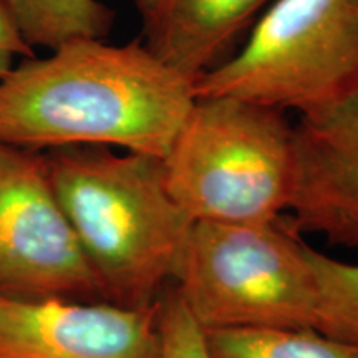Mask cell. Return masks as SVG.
<instances>
[{
    "instance_id": "cell-1",
    "label": "cell",
    "mask_w": 358,
    "mask_h": 358,
    "mask_svg": "<svg viewBox=\"0 0 358 358\" xmlns=\"http://www.w3.org/2000/svg\"><path fill=\"white\" fill-rule=\"evenodd\" d=\"M194 100V85L141 40H71L45 58H24L0 82V143L30 151L115 146L163 159Z\"/></svg>"
},
{
    "instance_id": "cell-2",
    "label": "cell",
    "mask_w": 358,
    "mask_h": 358,
    "mask_svg": "<svg viewBox=\"0 0 358 358\" xmlns=\"http://www.w3.org/2000/svg\"><path fill=\"white\" fill-rule=\"evenodd\" d=\"M48 176L101 301L150 307L173 279L192 221L169 194L163 159L108 146L43 151Z\"/></svg>"
},
{
    "instance_id": "cell-3",
    "label": "cell",
    "mask_w": 358,
    "mask_h": 358,
    "mask_svg": "<svg viewBox=\"0 0 358 358\" xmlns=\"http://www.w3.org/2000/svg\"><path fill=\"white\" fill-rule=\"evenodd\" d=\"M163 168L169 194L192 222L279 221L294 191V127L284 111L196 96Z\"/></svg>"
},
{
    "instance_id": "cell-4",
    "label": "cell",
    "mask_w": 358,
    "mask_h": 358,
    "mask_svg": "<svg viewBox=\"0 0 358 358\" xmlns=\"http://www.w3.org/2000/svg\"><path fill=\"white\" fill-rule=\"evenodd\" d=\"M196 96H231L301 116L358 95V0H274L234 55L194 82Z\"/></svg>"
},
{
    "instance_id": "cell-5",
    "label": "cell",
    "mask_w": 358,
    "mask_h": 358,
    "mask_svg": "<svg viewBox=\"0 0 358 358\" xmlns=\"http://www.w3.org/2000/svg\"><path fill=\"white\" fill-rule=\"evenodd\" d=\"M284 219L192 222L174 268L176 294L204 332L312 329L313 277L306 243Z\"/></svg>"
},
{
    "instance_id": "cell-6",
    "label": "cell",
    "mask_w": 358,
    "mask_h": 358,
    "mask_svg": "<svg viewBox=\"0 0 358 358\" xmlns=\"http://www.w3.org/2000/svg\"><path fill=\"white\" fill-rule=\"evenodd\" d=\"M0 295L17 301H101L58 204L43 151L0 143Z\"/></svg>"
},
{
    "instance_id": "cell-7",
    "label": "cell",
    "mask_w": 358,
    "mask_h": 358,
    "mask_svg": "<svg viewBox=\"0 0 358 358\" xmlns=\"http://www.w3.org/2000/svg\"><path fill=\"white\" fill-rule=\"evenodd\" d=\"M158 310L0 295V358H161Z\"/></svg>"
},
{
    "instance_id": "cell-8",
    "label": "cell",
    "mask_w": 358,
    "mask_h": 358,
    "mask_svg": "<svg viewBox=\"0 0 358 358\" xmlns=\"http://www.w3.org/2000/svg\"><path fill=\"white\" fill-rule=\"evenodd\" d=\"M295 181L289 224L358 248V95L294 127Z\"/></svg>"
},
{
    "instance_id": "cell-9",
    "label": "cell",
    "mask_w": 358,
    "mask_h": 358,
    "mask_svg": "<svg viewBox=\"0 0 358 358\" xmlns=\"http://www.w3.org/2000/svg\"><path fill=\"white\" fill-rule=\"evenodd\" d=\"M274 0H134L145 47L194 85Z\"/></svg>"
},
{
    "instance_id": "cell-10",
    "label": "cell",
    "mask_w": 358,
    "mask_h": 358,
    "mask_svg": "<svg viewBox=\"0 0 358 358\" xmlns=\"http://www.w3.org/2000/svg\"><path fill=\"white\" fill-rule=\"evenodd\" d=\"M30 47L53 48L78 38L105 40L113 10L100 0H2Z\"/></svg>"
},
{
    "instance_id": "cell-11",
    "label": "cell",
    "mask_w": 358,
    "mask_h": 358,
    "mask_svg": "<svg viewBox=\"0 0 358 358\" xmlns=\"http://www.w3.org/2000/svg\"><path fill=\"white\" fill-rule=\"evenodd\" d=\"M206 340L213 358H358V347L313 329H224Z\"/></svg>"
},
{
    "instance_id": "cell-12",
    "label": "cell",
    "mask_w": 358,
    "mask_h": 358,
    "mask_svg": "<svg viewBox=\"0 0 358 358\" xmlns=\"http://www.w3.org/2000/svg\"><path fill=\"white\" fill-rule=\"evenodd\" d=\"M313 277V325L325 337L358 347V264L306 245Z\"/></svg>"
},
{
    "instance_id": "cell-13",
    "label": "cell",
    "mask_w": 358,
    "mask_h": 358,
    "mask_svg": "<svg viewBox=\"0 0 358 358\" xmlns=\"http://www.w3.org/2000/svg\"><path fill=\"white\" fill-rule=\"evenodd\" d=\"M161 358H213L206 332L187 312L176 290L158 299Z\"/></svg>"
},
{
    "instance_id": "cell-14",
    "label": "cell",
    "mask_w": 358,
    "mask_h": 358,
    "mask_svg": "<svg viewBox=\"0 0 358 358\" xmlns=\"http://www.w3.org/2000/svg\"><path fill=\"white\" fill-rule=\"evenodd\" d=\"M17 57H35L34 48L22 37L19 27H17L6 3L0 0V82L15 66L13 64H15Z\"/></svg>"
}]
</instances>
